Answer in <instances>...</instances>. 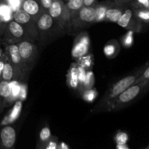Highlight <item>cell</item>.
<instances>
[{"instance_id":"35","label":"cell","mask_w":149,"mask_h":149,"mask_svg":"<svg viewBox=\"0 0 149 149\" xmlns=\"http://www.w3.org/2000/svg\"><path fill=\"white\" fill-rule=\"evenodd\" d=\"M27 96V86L26 84H20V92L19 98L21 100H25Z\"/></svg>"},{"instance_id":"34","label":"cell","mask_w":149,"mask_h":149,"mask_svg":"<svg viewBox=\"0 0 149 149\" xmlns=\"http://www.w3.org/2000/svg\"><path fill=\"white\" fill-rule=\"evenodd\" d=\"M78 72H79V84H81V85H82L83 82H84L86 77V69H84L83 67L79 65Z\"/></svg>"},{"instance_id":"21","label":"cell","mask_w":149,"mask_h":149,"mask_svg":"<svg viewBox=\"0 0 149 149\" xmlns=\"http://www.w3.org/2000/svg\"><path fill=\"white\" fill-rule=\"evenodd\" d=\"M84 6V0H68L65 4V7L71 13V15H74L79 11L80 9Z\"/></svg>"},{"instance_id":"26","label":"cell","mask_w":149,"mask_h":149,"mask_svg":"<svg viewBox=\"0 0 149 149\" xmlns=\"http://www.w3.org/2000/svg\"><path fill=\"white\" fill-rule=\"evenodd\" d=\"M93 84H94V76H93V73L90 71H86V77L84 82H83L82 86L85 88V90H88V89L92 88Z\"/></svg>"},{"instance_id":"33","label":"cell","mask_w":149,"mask_h":149,"mask_svg":"<svg viewBox=\"0 0 149 149\" xmlns=\"http://www.w3.org/2000/svg\"><path fill=\"white\" fill-rule=\"evenodd\" d=\"M146 80H149V66L148 68H146L145 69V71L143 72V74L137 79V80L135 81V82L134 84H137L138 82H141V81H146Z\"/></svg>"},{"instance_id":"23","label":"cell","mask_w":149,"mask_h":149,"mask_svg":"<svg viewBox=\"0 0 149 149\" xmlns=\"http://www.w3.org/2000/svg\"><path fill=\"white\" fill-rule=\"evenodd\" d=\"M10 87H11V97L9 101H13L15 99L19 98V95L20 92V84L16 80H13L10 81Z\"/></svg>"},{"instance_id":"32","label":"cell","mask_w":149,"mask_h":149,"mask_svg":"<svg viewBox=\"0 0 149 149\" xmlns=\"http://www.w3.org/2000/svg\"><path fill=\"white\" fill-rule=\"evenodd\" d=\"M43 149H58V143L56 138L51 137V138L47 143Z\"/></svg>"},{"instance_id":"24","label":"cell","mask_w":149,"mask_h":149,"mask_svg":"<svg viewBox=\"0 0 149 149\" xmlns=\"http://www.w3.org/2000/svg\"><path fill=\"white\" fill-rule=\"evenodd\" d=\"M108 7L107 5L105 4H99L98 6L96 7V21L95 22H100L102 20H105L106 17V13L107 11Z\"/></svg>"},{"instance_id":"11","label":"cell","mask_w":149,"mask_h":149,"mask_svg":"<svg viewBox=\"0 0 149 149\" xmlns=\"http://www.w3.org/2000/svg\"><path fill=\"white\" fill-rule=\"evenodd\" d=\"M78 18L84 23H93L96 21V7L83 6L78 12Z\"/></svg>"},{"instance_id":"30","label":"cell","mask_w":149,"mask_h":149,"mask_svg":"<svg viewBox=\"0 0 149 149\" xmlns=\"http://www.w3.org/2000/svg\"><path fill=\"white\" fill-rule=\"evenodd\" d=\"M79 65L83 67L84 69H89L92 65V59L91 57L88 56V55H84V56L81 57L79 58Z\"/></svg>"},{"instance_id":"37","label":"cell","mask_w":149,"mask_h":149,"mask_svg":"<svg viewBox=\"0 0 149 149\" xmlns=\"http://www.w3.org/2000/svg\"><path fill=\"white\" fill-rule=\"evenodd\" d=\"M43 10H49L54 0H39Z\"/></svg>"},{"instance_id":"14","label":"cell","mask_w":149,"mask_h":149,"mask_svg":"<svg viewBox=\"0 0 149 149\" xmlns=\"http://www.w3.org/2000/svg\"><path fill=\"white\" fill-rule=\"evenodd\" d=\"M36 22L38 29L40 31L45 32L51 29L53 26L55 20L48 13H43Z\"/></svg>"},{"instance_id":"38","label":"cell","mask_w":149,"mask_h":149,"mask_svg":"<svg viewBox=\"0 0 149 149\" xmlns=\"http://www.w3.org/2000/svg\"><path fill=\"white\" fill-rule=\"evenodd\" d=\"M7 60V54H4L2 56H1L0 58V77L1 76V73H2L3 68H4V63H5L6 61Z\"/></svg>"},{"instance_id":"46","label":"cell","mask_w":149,"mask_h":149,"mask_svg":"<svg viewBox=\"0 0 149 149\" xmlns=\"http://www.w3.org/2000/svg\"></svg>"},{"instance_id":"43","label":"cell","mask_w":149,"mask_h":149,"mask_svg":"<svg viewBox=\"0 0 149 149\" xmlns=\"http://www.w3.org/2000/svg\"><path fill=\"white\" fill-rule=\"evenodd\" d=\"M1 53H2V52H1V49H0V58H1Z\"/></svg>"},{"instance_id":"44","label":"cell","mask_w":149,"mask_h":149,"mask_svg":"<svg viewBox=\"0 0 149 149\" xmlns=\"http://www.w3.org/2000/svg\"><path fill=\"white\" fill-rule=\"evenodd\" d=\"M0 149H4L2 148V146H1V143H0Z\"/></svg>"},{"instance_id":"16","label":"cell","mask_w":149,"mask_h":149,"mask_svg":"<svg viewBox=\"0 0 149 149\" xmlns=\"http://www.w3.org/2000/svg\"><path fill=\"white\" fill-rule=\"evenodd\" d=\"M11 97V87L9 81H0V111L3 107V105L7 100H10Z\"/></svg>"},{"instance_id":"29","label":"cell","mask_w":149,"mask_h":149,"mask_svg":"<svg viewBox=\"0 0 149 149\" xmlns=\"http://www.w3.org/2000/svg\"><path fill=\"white\" fill-rule=\"evenodd\" d=\"M104 53L109 58H112L116 55V47L114 44H108L105 46L104 49Z\"/></svg>"},{"instance_id":"8","label":"cell","mask_w":149,"mask_h":149,"mask_svg":"<svg viewBox=\"0 0 149 149\" xmlns=\"http://www.w3.org/2000/svg\"><path fill=\"white\" fill-rule=\"evenodd\" d=\"M7 55L8 60L20 72H22L23 68H25L26 64L23 62L20 52H19L18 46L17 44H12L7 47Z\"/></svg>"},{"instance_id":"7","label":"cell","mask_w":149,"mask_h":149,"mask_svg":"<svg viewBox=\"0 0 149 149\" xmlns=\"http://www.w3.org/2000/svg\"><path fill=\"white\" fill-rule=\"evenodd\" d=\"M90 47V39L87 34L79 35L77 38L72 49V56L79 58L87 53Z\"/></svg>"},{"instance_id":"10","label":"cell","mask_w":149,"mask_h":149,"mask_svg":"<svg viewBox=\"0 0 149 149\" xmlns=\"http://www.w3.org/2000/svg\"><path fill=\"white\" fill-rule=\"evenodd\" d=\"M6 38L9 41L13 39V42L16 39H20L25 36V29L15 20H11L7 25L6 29Z\"/></svg>"},{"instance_id":"42","label":"cell","mask_w":149,"mask_h":149,"mask_svg":"<svg viewBox=\"0 0 149 149\" xmlns=\"http://www.w3.org/2000/svg\"><path fill=\"white\" fill-rule=\"evenodd\" d=\"M116 1H118V2H127V1H129V0H116Z\"/></svg>"},{"instance_id":"40","label":"cell","mask_w":149,"mask_h":149,"mask_svg":"<svg viewBox=\"0 0 149 149\" xmlns=\"http://www.w3.org/2000/svg\"><path fill=\"white\" fill-rule=\"evenodd\" d=\"M95 1V0H84V6H85V7L93 6Z\"/></svg>"},{"instance_id":"1","label":"cell","mask_w":149,"mask_h":149,"mask_svg":"<svg viewBox=\"0 0 149 149\" xmlns=\"http://www.w3.org/2000/svg\"><path fill=\"white\" fill-rule=\"evenodd\" d=\"M148 88H149V80H146V81L132 84L108 104L109 109L115 110V109H119L124 105L131 103L143 92L146 91Z\"/></svg>"},{"instance_id":"41","label":"cell","mask_w":149,"mask_h":149,"mask_svg":"<svg viewBox=\"0 0 149 149\" xmlns=\"http://www.w3.org/2000/svg\"><path fill=\"white\" fill-rule=\"evenodd\" d=\"M116 149H130L127 144H116Z\"/></svg>"},{"instance_id":"3","label":"cell","mask_w":149,"mask_h":149,"mask_svg":"<svg viewBox=\"0 0 149 149\" xmlns=\"http://www.w3.org/2000/svg\"><path fill=\"white\" fill-rule=\"evenodd\" d=\"M117 23L121 27L129 29L133 31L139 32L142 28L141 21L134 16L132 10L129 8L124 10L121 17L118 20Z\"/></svg>"},{"instance_id":"27","label":"cell","mask_w":149,"mask_h":149,"mask_svg":"<svg viewBox=\"0 0 149 149\" xmlns=\"http://www.w3.org/2000/svg\"><path fill=\"white\" fill-rule=\"evenodd\" d=\"M97 92L94 89H88V90H85L84 94H83V98L85 101L88 102V103H91L93 102L95 99L97 97Z\"/></svg>"},{"instance_id":"28","label":"cell","mask_w":149,"mask_h":149,"mask_svg":"<svg viewBox=\"0 0 149 149\" xmlns=\"http://www.w3.org/2000/svg\"><path fill=\"white\" fill-rule=\"evenodd\" d=\"M133 34H134V31L132 30H130L129 31L126 33V35L124 36L123 40H122L124 46L126 47H131L132 45H133V42H134Z\"/></svg>"},{"instance_id":"9","label":"cell","mask_w":149,"mask_h":149,"mask_svg":"<svg viewBox=\"0 0 149 149\" xmlns=\"http://www.w3.org/2000/svg\"><path fill=\"white\" fill-rule=\"evenodd\" d=\"M17 46H18L20 56L26 65L28 64V63H30L31 61H33L36 52V48L31 42L26 40L22 41L17 44Z\"/></svg>"},{"instance_id":"20","label":"cell","mask_w":149,"mask_h":149,"mask_svg":"<svg viewBox=\"0 0 149 149\" xmlns=\"http://www.w3.org/2000/svg\"><path fill=\"white\" fill-rule=\"evenodd\" d=\"M52 135L51 131L48 127H45L41 130L39 135V142H38V148L43 149L47 143L50 139Z\"/></svg>"},{"instance_id":"2","label":"cell","mask_w":149,"mask_h":149,"mask_svg":"<svg viewBox=\"0 0 149 149\" xmlns=\"http://www.w3.org/2000/svg\"><path fill=\"white\" fill-rule=\"evenodd\" d=\"M143 72V68L140 69L138 72L134 75L127 76L125 78L122 79L121 80L118 81L117 82L115 83L113 87L111 88L110 92L108 93L106 98L104 99V101L106 104H109L113 100H114L119 95H120L122 92L125 91V90L130 87L131 85L134 84L137 79L141 75Z\"/></svg>"},{"instance_id":"6","label":"cell","mask_w":149,"mask_h":149,"mask_svg":"<svg viewBox=\"0 0 149 149\" xmlns=\"http://www.w3.org/2000/svg\"><path fill=\"white\" fill-rule=\"evenodd\" d=\"M20 9L26 12L34 21H36L44 13L39 0H23Z\"/></svg>"},{"instance_id":"15","label":"cell","mask_w":149,"mask_h":149,"mask_svg":"<svg viewBox=\"0 0 149 149\" xmlns=\"http://www.w3.org/2000/svg\"><path fill=\"white\" fill-rule=\"evenodd\" d=\"M13 19H14L15 21L21 25L23 28L27 26L30 27L32 23H33V22H34V20L26 12H25L22 9H20V10L14 12V13H13Z\"/></svg>"},{"instance_id":"18","label":"cell","mask_w":149,"mask_h":149,"mask_svg":"<svg viewBox=\"0 0 149 149\" xmlns=\"http://www.w3.org/2000/svg\"><path fill=\"white\" fill-rule=\"evenodd\" d=\"M13 18V11L8 4H0V23L10 22Z\"/></svg>"},{"instance_id":"25","label":"cell","mask_w":149,"mask_h":149,"mask_svg":"<svg viewBox=\"0 0 149 149\" xmlns=\"http://www.w3.org/2000/svg\"><path fill=\"white\" fill-rule=\"evenodd\" d=\"M129 141V135L127 132L119 131L114 136V141L116 144H127Z\"/></svg>"},{"instance_id":"13","label":"cell","mask_w":149,"mask_h":149,"mask_svg":"<svg viewBox=\"0 0 149 149\" xmlns=\"http://www.w3.org/2000/svg\"><path fill=\"white\" fill-rule=\"evenodd\" d=\"M22 107H23V105H22L21 100H17V101H16V103H15L14 106H13V109L10 112V113L7 116H6L3 119V120L1 121V126L10 125V124L14 122L18 118V116H20Z\"/></svg>"},{"instance_id":"4","label":"cell","mask_w":149,"mask_h":149,"mask_svg":"<svg viewBox=\"0 0 149 149\" xmlns=\"http://www.w3.org/2000/svg\"><path fill=\"white\" fill-rule=\"evenodd\" d=\"M48 13L55 20H61L63 22H66L71 17V13L62 0H54L48 10Z\"/></svg>"},{"instance_id":"19","label":"cell","mask_w":149,"mask_h":149,"mask_svg":"<svg viewBox=\"0 0 149 149\" xmlns=\"http://www.w3.org/2000/svg\"><path fill=\"white\" fill-rule=\"evenodd\" d=\"M123 13V10L122 8H117V7H109L106 13V17L105 20L117 23L118 20L122 15Z\"/></svg>"},{"instance_id":"36","label":"cell","mask_w":149,"mask_h":149,"mask_svg":"<svg viewBox=\"0 0 149 149\" xmlns=\"http://www.w3.org/2000/svg\"><path fill=\"white\" fill-rule=\"evenodd\" d=\"M138 7L149 9V0H136Z\"/></svg>"},{"instance_id":"22","label":"cell","mask_w":149,"mask_h":149,"mask_svg":"<svg viewBox=\"0 0 149 149\" xmlns=\"http://www.w3.org/2000/svg\"><path fill=\"white\" fill-rule=\"evenodd\" d=\"M134 15L141 22L149 23V9L138 7L134 10Z\"/></svg>"},{"instance_id":"31","label":"cell","mask_w":149,"mask_h":149,"mask_svg":"<svg viewBox=\"0 0 149 149\" xmlns=\"http://www.w3.org/2000/svg\"><path fill=\"white\" fill-rule=\"evenodd\" d=\"M22 1L23 0H7V3L14 13L21 8Z\"/></svg>"},{"instance_id":"17","label":"cell","mask_w":149,"mask_h":149,"mask_svg":"<svg viewBox=\"0 0 149 149\" xmlns=\"http://www.w3.org/2000/svg\"><path fill=\"white\" fill-rule=\"evenodd\" d=\"M67 81H68V86L71 88L76 89L79 87V81L78 66L73 65L70 68L67 75Z\"/></svg>"},{"instance_id":"39","label":"cell","mask_w":149,"mask_h":149,"mask_svg":"<svg viewBox=\"0 0 149 149\" xmlns=\"http://www.w3.org/2000/svg\"><path fill=\"white\" fill-rule=\"evenodd\" d=\"M58 149H70V148L65 143L61 142L58 144Z\"/></svg>"},{"instance_id":"45","label":"cell","mask_w":149,"mask_h":149,"mask_svg":"<svg viewBox=\"0 0 149 149\" xmlns=\"http://www.w3.org/2000/svg\"><path fill=\"white\" fill-rule=\"evenodd\" d=\"M146 149H149V146H148V147H147V148H146Z\"/></svg>"},{"instance_id":"5","label":"cell","mask_w":149,"mask_h":149,"mask_svg":"<svg viewBox=\"0 0 149 149\" xmlns=\"http://www.w3.org/2000/svg\"><path fill=\"white\" fill-rule=\"evenodd\" d=\"M17 133L13 127L4 126L0 130V143L4 149H15Z\"/></svg>"},{"instance_id":"12","label":"cell","mask_w":149,"mask_h":149,"mask_svg":"<svg viewBox=\"0 0 149 149\" xmlns=\"http://www.w3.org/2000/svg\"><path fill=\"white\" fill-rule=\"evenodd\" d=\"M19 73H20V71L10 63L7 58V60L4 63L2 73H1V79L10 82L13 80L16 79L17 77L19 75Z\"/></svg>"}]
</instances>
